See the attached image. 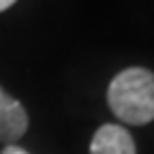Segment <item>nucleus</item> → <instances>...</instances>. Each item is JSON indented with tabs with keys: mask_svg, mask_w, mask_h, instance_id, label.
Instances as JSON below:
<instances>
[{
	"mask_svg": "<svg viewBox=\"0 0 154 154\" xmlns=\"http://www.w3.org/2000/svg\"><path fill=\"white\" fill-rule=\"evenodd\" d=\"M107 105L124 124L143 126L154 120V73L128 66L109 82Z\"/></svg>",
	"mask_w": 154,
	"mask_h": 154,
	"instance_id": "f257e3e1",
	"label": "nucleus"
},
{
	"mask_svg": "<svg viewBox=\"0 0 154 154\" xmlns=\"http://www.w3.org/2000/svg\"><path fill=\"white\" fill-rule=\"evenodd\" d=\"M28 131V111L17 99L0 88V143H15Z\"/></svg>",
	"mask_w": 154,
	"mask_h": 154,
	"instance_id": "f03ea898",
	"label": "nucleus"
},
{
	"mask_svg": "<svg viewBox=\"0 0 154 154\" xmlns=\"http://www.w3.org/2000/svg\"><path fill=\"white\" fill-rule=\"evenodd\" d=\"M90 154H137L133 135L120 124H103L90 141Z\"/></svg>",
	"mask_w": 154,
	"mask_h": 154,
	"instance_id": "7ed1b4c3",
	"label": "nucleus"
},
{
	"mask_svg": "<svg viewBox=\"0 0 154 154\" xmlns=\"http://www.w3.org/2000/svg\"><path fill=\"white\" fill-rule=\"evenodd\" d=\"M0 154H30V152H26L22 146H15V143H11V146H5Z\"/></svg>",
	"mask_w": 154,
	"mask_h": 154,
	"instance_id": "20e7f679",
	"label": "nucleus"
},
{
	"mask_svg": "<svg viewBox=\"0 0 154 154\" xmlns=\"http://www.w3.org/2000/svg\"><path fill=\"white\" fill-rule=\"evenodd\" d=\"M17 2V0H0V13H2V11H7L9 7H13Z\"/></svg>",
	"mask_w": 154,
	"mask_h": 154,
	"instance_id": "39448f33",
	"label": "nucleus"
}]
</instances>
